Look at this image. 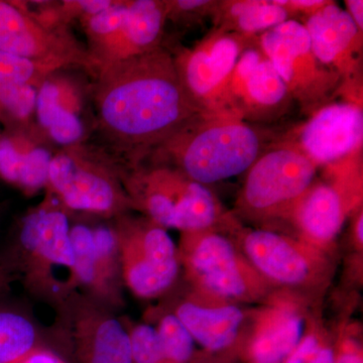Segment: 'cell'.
Returning a JSON list of instances; mask_svg holds the SVG:
<instances>
[{"mask_svg": "<svg viewBox=\"0 0 363 363\" xmlns=\"http://www.w3.org/2000/svg\"><path fill=\"white\" fill-rule=\"evenodd\" d=\"M294 104L285 83L260 50L257 38L234 66L224 96V113L267 126L284 118Z\"/></svg>", "mask_w": 363, "mask_h": 363, "instance_id": "cell-16", "label": "cell"}, {"mask_svg": "<svg viewBox=\"0 0 363 363\" xmlns=\"http://www.w3.org/2000/svg\"><path fill=\"white\" fill-rule=\"evenodd\" d=\"M162 363H188L196 352L195 341L180 320L171 311L160 316L157 323Z\"/></svg>", "mask_w": 363, "mask_h": 363, "instance_id": "cell-27", "label": "cell"}, {"mask_svg": "<svg viewBox=\"0 0 363 363\" xmlns=\"http://www.w3.org/2000/svg\"><path fill=\"white\" fill-rule=\"evenodd\" d=\"M133 363H162L161 344L156 327L149 323H124Z\"/></svg>", "mask_w": 363, "mask_h": 363, "instance_id": "cell-28", "label": "cell"}, {"mask_svg": "<svg viewBox=\"0 0 363 363\" xmlns=\"http://www.w3.org/2000/svg\"><path fill=\"white\" fill-rule=\"evenodd\" d=\"M257 38L213 28L193 47L172 52L182 86L200 114L224 113V96L234 66Z\"/></svg>", "mask_w": 363, "mask_h": 363, "instance_id": "cell-13", "label": "cell"}, {"mask_svg": "<svg viewBox=\"0 0 363 363\" xmlns=\"http://www.w3.org/2000/svg\"><path fill=\"white\" fill-rule=\"evenodd\" d=\"M177 247L191 292L243 306L259 304L274 290L235 240L222 231L181 233Z\"/></svg>", "mask_w": 363, "mask_h": 363, "instance_id": "cell-5", "label": "cell"}, {"mask_svg": "<svg viewBox=\"0 0 363 363\" xmlns=\"http://www.w3.org/2000/svg\"><path fill=\"white\" fill-rule=\"evenodd\" d=\"M303 25L315 56L341 79L338 96L362 101L363 33L350 14L329 0Z\"/></svg>", "mask_w": 363, "mask_h": 363, "instance_id": "cell-18", "label": "cell"}, {"mask_svg": "<svg viewBox=\"0 0 363 363\" xmlns=\"http://www.w3.org/2000/svg\"><path fill=\"white\" fill-rule=\"evenodd\" d=\"M52 157L33 131L0 135V177L26 193L47 188Z\"/></svg>", "mask_w": 363, "mask_h": 363, "instance_id": "cell-23", "label": "cell"}, {"mask_svg": "<svg viewBox=\"0 0 363 363\" xmlns=\"http://www.w3.org/2000/svg\"><path fill=\"white\" fill-rule=\"evenodd\" d=\"M318 169L283 135L247 169L234 215L262 224L260 228L281 223L317 178Z\"/></svg>", "mask_w": 363, "mask_h": 363, "instance_id": "cell-7", "label": "cell"}, {"mask_svg": "<svg viewBox=\"0 0 363 363\" xmlns=\"http://www.w3.org/2000/svg\"><path fill=\"white\" fill-rule=\"evenodd\" d=\"M362 152L325 167L323 178L315 179L281 223L298 240L335 255L344 223L362 207Z\"/></svg>", "mask_w": 363, "mask_h": 363, "instance_id": "cell-8", "label": "cell"}, {"mask_svg": "<svg viewBox=\"0 0 363 363\" xmlns=\"http://www.w3.org/2000/svg\"><path fill=\"white\" fill-rule=\"evenodd\" d=\"M47 190L67 211L116 219L135 209L121 167L82 143L52 155Z\"/></svg>", "mask_w": 363, "mask_h": 363, "instance_id": "cell-9", "label": "cell"}, {"mask_svg": "<svg viewBox=\"0 0 363 363\" xmlns=\"http://www.w3.org/2000/svg\"><path fill=\"white\" fill-rule=\"evenodd\" d=\"M57 73L45 79L38 91L35 118L52 142L66 147L80 145L86 135L83 93L71 79Z\"/></svg>", "mask_w": 363, "mask_h": 363, "instance_id": "cell-22", "label": "cell"}, {"mask_svg": "<svg viewBox=\"0 0 363 363\" xmlns=\"http://www.w3.org/2000/svg\"><path fill=\"white\" fill-rule=\"evenodd\" d=\"M70 228L68 211L48 191L21 219L0 257L11 276L18 272L30 293L56 307L79 292Z\"/></svg>", "mask_w": 363, "mask_h": 363, "instance_id": "cell-4", "label": "cell"}, {"mask_svg": "<svg viewBox=\"0 0 363 363\" xmlns=\"http://www.w3.org/2000/svg\"><path fill=\"white\" fill-rule=\"evenodd\" d=\"M87 38L92 76L105 67L161 47L167 23L164 0H112L100 13L79 18Z\"/></svg>", "mask_w": 363, "mask_h": 363, "instance_id": "cell-10", "label": "cell"}, {"mask_svg": "<svg viewBox=\"0 0 363 363\" xmlns=\"http://www.w3.org/2000/svg\"><path fill=\"white\" fill-rule=\"evenodd\" d=\"M250 309L242 305L202 297L189 292L172 313L202 350L222 351L238 343Z\"/></svg>", "mask_w": 363, "mask_h": 363, "instance_id": "cell-21", "label": "cell"}, {"mask_svg": "<svg viewBox=\"0 0 363 363\" xmlns=\"http://www.w3.org/2000/svg\"><path fill=\"white\" fill-rule=\"evenodd\" d=\"M121 175L133 208L164 229H216L233 236L242 225L209 186L172 164L143 157L121 167Z\"/></svg>", "mask_w": 363, "mask_h": 363, "instance_id": "cell-3", "label": "cell"}, {"mask_svg": "<svg viewBox=\"0 0 363 363\" xmlns=\"http://www.w3.org/2000/svg\"><path fill=\"white\" fill-rule=\"evenodd\" d=\"M334 363H363L362 328L357 322H341L334 331Z\"/></svg>", "mask_w": 363, "mask_h": 363, "instance_id": "cell-30", "label": "cell"}, {"mask_svg": "<svg viewBox=\"0 0 363 363\" xmlns=\"http://www.w3.org/2000/svg\"><path fill=\"white\" fill-rule=\"evenodd\" d=\"M259 45L306 116H312L337 96L341 79L315 56L300 21L289 20L262 33Z\"/></svg>", "mask_w": 363, "mask_h": 363, "instance_id": "cell-12", "label": "cell"}, {"mask_svg": "<svg viewBox=\"0 0 363 363\" xmlns=\"http://www.w3.org/2000/svg\"><path fill=\"white\" fill-rule=\"evenodd\" d=\"M319 304L297 293L274 289L257 308L248 310L238 339L240 363H281L300 340L310 312Z\"/></svg>", "mask_w": 363, "mask_h": 363, "instance_id": "cell-14", "label": "cell"}, {"mask_svg": "<svg viewBox=\"0 0 363 363\" xmlns=\"http://www.w3.org/2000/svg\"><path fill=\"white\" fill-rule=\"evenodd\" d=\"M188 363H240V346L238 343L222 351L196 350Z\"/></svg>", "mask_w": 363, "mask_h": 363, "instance_id": "cell-32", "label": "cell"}, {"mask_svg": "<svg viewBox=\"0 0 363 363\" xmlns=\"http://www.w3.org/2000/svg\"><path fill=\"white\" fill-rule=\"evenodd\" d=\"M274 4L288 13L290 20L296 16L310 18L313 14L326 6L329 0H274Z\"/></svg>", "mask_w": 363, "mask_h": 363, "instance_id": "cell-31", "label": "cell"}, {"mask_svg": "<svg viewBox=\"0 0 363 363\" xmlns=\"http://www.w3.org/2000/svg\"><path fill=\"white\" fill-rule=\"evenodd\" d=\"M39 346V332L30 318L0 308V363L16 362Z\"/></svg>", "mask_w": 363, "mask_h": 363, "instance_id": "cell-26", "label": "cell"}, {"mask_svg": "<svg viewBox=\"0 0 363 363\" xmlns=\"http://www.w3.org/2000/svg\"><path fill=\"white\" fill-rule=\"evenodd\" d=\"M233 238L274 289L291 291L320 303L335 276V255L321 252L291 234L242 225Z\"/></svg>", "mask_w": 363, "mask_h": 363, "instance_id": "cell-6", "label": "cell"}, {"mask_svg": "<svg viewBox=\"0 0 363 363\" xmlns=\"http://www.w3.org/2000/svg\"><path fill=\"white\" fill-rule=\"evenodd\" d=\"M57 309V328L76 363H133L128 331L112 310L80 292Z\"/></svg>", "mask_w": 363, "mask_h": 363, "instance_id": "cell-15", "label": "cell"}, {"mask_svg": "<svg viewBox=\"0 0 363 363\" xmlns=\"http://www.w3.org/2000/svg\"><path fill=\"white\" fill-rule=\"evenodd\" d=\"M59 69L0 52V124L6 133L33 131L38 91Z\"/></svg>", "mask_w": 363, "mask_h": 363, "instance_id": "cell-20", "label": "cell"}, {"mask_svg": "<svg viewBox=\"0 0 363 363\" xmlns=\"http://www.w3.org/2000/svg\"><path fill=\"white\" fill-rule=\"evenodd\" d=\"M284 138L295 143L318 169L330 166L362 150L363 106L343 99L332 101Z\"/></svg>", "mask_w": 363, "mask_h": 363, "instance_id": "cell-19", "label": "cell"}, {"mask_svg": "<svg viewBox=\"0 0 363 363\" xmlns=\"http://www.w3.org/2000/svg\"><path fill=\"white\" fill-rule=\"evenodd\" d=\"M123 286L152 300L169 292L182 272L178 247L164 227L130 213L114 219Z\"/></svg>", "mask_w": 363, "mask_h": 363, "instance_id": "cell-11", "label": "cell"}, {"mask_svg": "<svg viewBox=\"0 0 363 363\" xmlns=\"http://www.w3.org/2000/svg\"><path fill=\"white\" fill-rule=\"evenodd\" d=\"M290 20L274 0H217L212 23L214 28L243 37H259Z\"/></svg>", "mask_w": 363, "mask_h": 363, "instance_id": "cell-24", "label": "cell"}, {"mask_svg": "<svg viewBox=\"0 0 363 363\" xmlns=\"http://www.w3.org/2000/svg\"><path fill=\"white\" fill-rule=\"evenodd\" d=\"M0 52L57 69L92 65L86 48L61 26L49 25L18 2L0 0Z\"/></svg>", "mask_w": 363, "mask_h": 363, "instance_id": "cell-17", "label": "cell"}, {"mask_svg": "<svg viewBox=\"0 0 363 363\" xmlns=\"http://www.w3.org/2000/svg\"><path fill=\"white\" fill-rule=\"evenodd\" d=\"M353 215L351 222V240L353 245L360 255L362 253L363 247V209L359 208Z\"/></svg>", "mask_w": 363, "mask_h": 363, "instance_id": "cell-34", "label": "cell"}, {"mask_svg": "<svg viewBox=\"0 0 363 363\" xmlns=\"http://www.w3.org/2000/svg\"><path fill=\"white\" fill-rule=\"evenodd\" d=\"M93 77L98 130L128 162L147 156L200 114L182 86L173 55L162 45Z\"/></svg>", "mask_w": 363, "mask_h": 363, "instance_id": "cell-1", "label": "cell"}, {"mask_svg": "<svg viewBox=\"0 0 363 363\" xmlns=\"http://www.w3.org/2000/svg\"><path fill=\"white\" fill-rule=\"evenodd\" d=\"M167 21L191 28L212 20L217 0H164Z\"/></svg>", "mask_w": 363, "mask_h": 363, "instance_id": "cell-29", "label": "cell"}, {"mask_svg": "<svg viewBox=\"0 0 363 363\" xmlns=\"http://www.w3.org/2000/svg\"><path fill=\"white\" fill-rule=\"evenodd\" d=\"M14 363H71L61 353L47 346H39Z\"/></svg>", "mask_w": 363, "mask_h": 363, "instance_id": "cell-33", "label": "cell"}, {"mask_svg": "<svg viewBox=\"0 0 363 363\" xmlns=\"http://www.w3.org/2000/svg\"><path fill=\"white\" fill-rule=\"evenodd\" d=\"M283 135L233 114H198L145 157L208 186L247 173Z\"/></svg>", "mask_w": 363, "mask_h": 363, "instance_id": "cell-2", "label": "cell"}, {"mask_svg": "<svg viewBox=\"0 0 363 363\" xmlns=\"http://www.w3.org/2000/svg\"><path fill=\"white\" fill-rule=\"evenodd\" d=\"M346 13L350 14L358 30L363 33V1L362 0H345Z\"/></svg>", "mask_w": 363, "mask_h": 363, "instance_id": "cell-35", "label": "cell"}, {"mask_svg": "<svg viewBox=\"0 0 363 363\" xmlns=\"http://www.w3.org/2000/svg\"><path fill=\"white\" fill-rule=\"evenodd\" d=\"M11 278V276L9 274V272L6 271V267L0 264V292L6 288Z\"/></svg>", "mask_w": 363, "mask_h": 363, "instance_id": "cell-36", "label": "cell"}, {"mask_svg": "<svg viewBox=\"0 0 363 363\" xmlns=\"http://www.w3.org/2000/svg\"><path fill=\"white\" fill-rule=\"evenodd\" d=\"M334 331L328 328L316 306L307 318L300 340L281 363H334Z\"/></svg>", "mask_w": 363, "mask_h": 363, "instance_id": "cell-25", "label": "cell"}]
</instances>
